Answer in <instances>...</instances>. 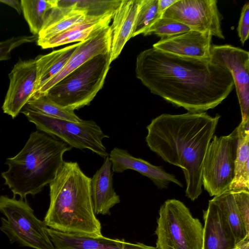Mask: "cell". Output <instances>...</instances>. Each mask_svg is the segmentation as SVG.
Returning <instances> with one entry per match:
<instances>
[{
  "label": "cell",
  "instance_id": "9",
  "mask_svg": "<svg viewBox=\"0 0 249 249\" xmlns=\"http://www.w3.org/2000/svg\"><path fill=\"white\" fill-rule=\"evenodd\" d=\"M212 140L203 160L202 181L204 189L215 196L230 191L234 177L237 128L226 136L214 135Z\"/></svg>",
  "mask_w": 249,
  "mask_h": 249
},
{
  "label": "cell",
  "instance_id": "22",
  "mask_svg": "<svg viewBox=\"0 0 249 249\" xmlns=\"http://www.w3.org/2000/svg\"><path fill=\"white\" fill-rule=\"evenodd\" d=\"M79 43L46 54L38 55L35 58L37 69V82L35 93L64 67Z\"/></svg>",
  "mask_w": 249,
  "mask_h": 249
},
{
  "label": "cell",
  "instance_id": "4",
  "mask_svg": "<svg viewBox=\"0 0 249 249\" xmlns=\"http://www.w3.org/2000/svg\"><path fill=\"white\" fill-rule=\"evenodd\" d=\"M72 147L43 132H32L23 148L6 159L8 170L1 177L13 193L26 200L39 193L54 178L62 165L64 154Z\"/></svg>",
  "mask_w": 249,
  "mask_h": 249
},
{
  "label": "cell",
  "instance_id": "5",
  "mask_svg": "<svg viewBox=\"0 0 249 249\" xmlns=\"http://www.w3.org/2000/svg\"><path fill=\"white\" fill-rule=\"evenodd\" d=\"M111 63L109 53L96 55L64 77L45 95L73 111L89 106L103 88Z\"/></svg>",
  "mask_w": 249,
  "mask_h": 249
},
{
  "label": "cell",
  "instance_id": "28",
  "mask_svg": "<svg viewBox=\"0 0 249 249\" xmlns=\"http://www.w3.org/2000/svg\"><path fill=\"white\" fill-rule=\"evenodd\" d=\"M121 0H73L76 9L85 10L87 15L101 16L115 11Z\"/></svg>",
  "mask_w": 249,
  "mask_h": 249
},
{
  "label": "cell",
  "instance_id": "6",
  "mask_svg": "<svg viewBox=\"0 0 249 249\" xmlns=\"http://www.w3.org/2000/svg\"><path fill=\"white\" fill-rule=\"evenodd\" d=\"M157 223L159 249H202V224L181 201H165L160 207Z\"/></svg>",
  "mask_w": 249,
  "mask_h": 249
},
{
  "label": "cell",
  "instance_id": "29",
  "mask_svg": "<svg viewBox=\"0 0 249 249\" xmlns=\"http://www.w3.org/2000/svg\"><path fill=\"white\" fill-rule=\"evenodd\" d=\"M38 36H14L0 42V61L7 60L11 58V52L15 48L27 43L37 40Z\"/></svg>",
  "mask_w": 249,
  "mask_h": 249
},
{
  "label": "cell",
  "instance_id": "34",
  "mask_svg": "<svg viewBox=\"0 0 249 249\" xmlns=\"http://www.w3.org/2000/svg\"><path fill=\"white\" fill-rule=\"evenodd\" d=\"M233 249H239L236 245Z\"/></svg>",
  "mask_w": 249,
  "mask_h": 249
},
{
  "label": "cell",
  "instance_id": "11",
  "mask_svg": "<svg viewBox=\"0 0 249 249\" xmlns=\"http://www.w3.org/2000/svg\"><path fill=\"white\" fill-rule=\"evenodd\" d=\"M210 60L227 69L232 76L241 122L249 120V53L231 45H212Z\"/></svg>",
  "mask_w": 249,
  "mask_h": 249
},
{
  "label": "cell",
  "instance_id": "30",
  "mask_svg": "<svg viewBox=\"0 0 249 249\" xmlns=\"http://www.w3.org/2000/svg\"><path fill=\"white\" fill-rule=\"evenodd\" d=\"M234 195L238 210L247 235L249 236V192L234 191Z\"/></svg>",
  "mask_w": 249,
  "mask_h": 249
},
{
  "label": "cell",
  "instance_id": "33",
  "mask_svg": "<svg viewBox=\"0 0 249 249\" xmlns=\"http://www.w3.org/2000/svg\"><path fill=\"white\" fill-rule=\"evenodd\" d=\"M0 2L3 3L15 9L18 14L22 12V7L20 1L18 0H0Z\"/></svg>",
  "mask_w": 249,
  "mask_h": 249
},
{
  "label": "cell",
  "instance_id": "10",
  "mask_svg": "<svg viewBox=\"0 0 249 249\" xmlns=\"http://www.w3.org/2000/svg\"><path fill=\"white\" fill-rule=\"evenodd\" d=\"M217 3L216 0H177L161 17L176 20L191 30L209 31L212 36L224 39L221 24L222 16Z\"/></svg>",
  "mask_w": 249,
  "mask_h": 249
},
{
  "label": "cell",
  "instance_id": "20",
  "mask_svg": "<svg viewBox=\"0 0 249 249\" xmlns=\"http://www.w3.org/2000/svg\"><path fill=\"white\" fill-rule=\"evenodd\" d=\"M115 11L101 16L87 15L85 19L65 31L46 40H37L42 49L86 41L102 29L109 25Z\"/></svg>",
  "mask_w": 249,
  "mask_h": 249
},
{
  "label": "cell",
  "instance_id": "8",
  "mask_svg": "<svg viewBox=\"0 0 249 249\" xmlns=\"http://www.w3.org/2000/svg\"><path fill=\"white\" fill-rule=\"evenodd\" d=\"M20 112L38 131L58 138L72 148L89 150L104 159L108 156L103 141L109 136L93 120L74 122L50 117L25 107Z\"/></svg>",
  "mask_w": 249,
  "mask_h": 249
},
{
  "label": "cell",
  "instance_id": "2",
  "mask_svg": "<svg viewBox=\"0 0 249 249\" xmlns=\"http://www.w3.org/2000/svg\"><path fill=\"white\" fill-rule=\"evenodd\" d=\"M220 117L206 112L163 113L146 126L147 145L165 161L181 168L186 196L192 201L202 193L203 160Z\"/></svg>",
  "mask_w": 249,
  "mask_h": 249
},
{
  "label": "cell",
  "instance_id": "32",
  "mask_svg": "<svg viewBox=\"0 0 249 249\" xmlns=\"http://www.w3.org/2000/svg\"><path fill=\"white\" fill-rule=\"evenodd\" d=\"M177 0H158V14L161 18L164 12Z\"/></svg>",
  "mask_w": 249,
  "mask_h": 249
},
{
  "label": "cell",
  "instance_id": "7",
  "mask_svg": "<svg viewBox=\"0 0 249 249\" xmlns=\"http://www.w3.org/2000/svg\"><path fill=\"white\" fill-rule=\"evenodd\" d=\"M1 217L0 230L11 243L35 249H56L47 232L44 221L38 219L26 200H17L0 196Z\"/></svg>",
  "mask_w": 249,
  "mask_h": 249
},
{
  "label": "cell",
  "instance_id": "18",
  "mask_svg": "<svg viewBox=\"0 0 249 249\" xmlns=\"http://www.w3.org/2000/svg\"><path fill=\"white\" fill-rule=\"evenodd\" d=\"M141 0H121L116 9L111 29L110 61L115 60L126 43L132 37Z\"/></svg>",
  "mask_w": 249,
  "mask_h": 249
},
{
  "label": "cell",
  "instance_id": "19",
  "mask_svg": "<svg viewBox=\"0 0 249 249\" xmlns=\"http://www.w3.org/2000/svg\"><path fill=\"white\" fill-rule=\"evenodd\" d=\"M109 156L93 175L90 180V191L95 214H109L110 209L120 202L113 187V172Z\"/></svg>",
  "mask_w": 249,
  "mask_h": 249
},
{
  "label": "cell",
  "instance_id": "14",
  "mask_svg": "<svg viewBox=\"0 0 249 249\" xmlns=\"http://www.w3.org/2000/svg\"><path fill=\"white\" fill-rule=\"evenodd\" d=\"M212 35L209 32L191 30L161 38L153 48L178 56L210 60Z\"/></svg>",
  "mask_w": 249,
  "mask_h": 249
},
{
  "label": "cell",
  "instance_id": "13",
  "mask_svg": "<svg viewBox=\"0 0 249 249\" xmlns=\"http://www.w3.org/2000/svg\"><path fill=\"white\" fill-rule=\"evenodd\" d=\"M111 41V29L109 25L86 41L80 42L64 67L42 86L32 98L46 95L55 84L92 57L101 54L110 53Z\"/></svg>",
  "mask_w": 249,
  "mask_h": 249
},
{
  "label": "cell",
  "instance_id": "23",
  "mask_svg": "<svg viewBox=\"0 0 249 249\" xmlns=\"http://www.w3.org/2000/svg\"><path fill=\"white\" fill-rule=\"evenodd\" d=\"M212 200L224 214L232 232L236 244L246 237H249L247 235L238 210L234 191H227L214 196Z\"/></svg>",
  "mask_w": 249,
  "mask_h": 249
},
{
  "label": "cell",
  "instance_id": "31",
  "mask_svg": "<svg viewBox=\"0 0 249 249\" xmlns=\"http://www.w3.org/2000/svg\"><path fill=\"white\" fill-rule=\"evenodd\" d=\"M237 31L240 41L244 45L248 39L249 35V3L248 2H246L242 7Z\"/></svg>",
  "mask_w": 249,
  "mask_h": 249
},
{
  "label": "cell",
  "instance_id": "26",
  "mask_svg": "<svg viewBox=\"0 0 249 249\" xmlns=\"http://www.w3.org/2000/svg\"><path fill=\"white\" fill-rule=\"evenodd\" d=\"M158 0H141L132 33V37L143 35L160 18L158 14Z\"/></svg>",
  "mask_w": 249,
  "mask_h": 249
},
{
  "label": "cell",
  "instance_id": "21",
  "mask_svg": "<svg viewBox=\"0 0 249 249\" xmlns=\"http://www.w3.org/2000/svg\"><path fill=\"white\" fill-rule=\"evenodd\" d=\"M236 128L238 140L234 177L230 191L249 192V120L241 122Z\"/></svg>",
  "mask_w": 249,
  "mask_h": 249
},
{
  "label": "cell",
  "instance_id": "1",
  "mask_svg": "<svg viewBox=\"0 0 249 249\" xmlns=\"http://www.w3.org/2000/svg\"><path fill=\"white\" fill-rule=\"evenodd\" d=\"M135 72L152 93L189 112L214 108L234 87L230 71L210 60L178 56L153 47L138 55Z\"/></svg>",
  "mask_w": 249,
  "mask_h": 249
},
{
  "label": "cell",
  "instance_id": "17",
  "mask_svg": "<svg viewBox=\"0 0 249 249\" xmlns=\"http://www.w3.org/2000/svg\"><path fill=\"white\" fill-rule=\"evenodd\" d=\"M202 249H233L232 232L219 207L211 199L204 211Z\"/></svg>",
  "mask_w": 249,
  "mask_h": 249
},
{
  "label": "cell",
  "instance_id": "12",
  "mask_svg": "<svg viewBox=\"0 0 249 249\" xmlns=\"http://www.w3.org/2000/svg\"><path fill=\"white\" fill-rule=\"evenodd\" d=\"M8 76L10 80L2 109L14 119L33 97L36 89L37 69L35 59H19Z\"/></svg>",
  "mask_w": 249,
  "mask_h": 249
},
{
  "label": "cell",
  "instance_id": "24",
  "mask_svg": "<svg viewBox=\"0 0 249 249\" xmlns=\"http://www.w3.org/2000/svg\"><path fill=\"white\" fill-rule=\"evenodd\" d=\"M22 12L33 35L38 36L58 0H21Z\"/></svg>",
  "mask_w": 249,
  "mask_h": 249
},
{
  "label": "cell",
  "instance_id": "16",
  "mask_svg": "<svg viewBox=\"0 0 249 249\" xmlns=\"http://www.w3.org/2000/svg\"><path fill=\"white\" fill-rule=\"evenodd\" d=\"M56 249H159L141 243L133 244L124 239H112L103 235L89 236L62 232L47 229Z\"/></svg>",
  "mask_w": 249,
  "mask_h": 249
},
{
  "label": "cell",
  "instance_id": "27",
  "mask_svg": "<svg viewBox=\"0 0 249 249\" xmlns=\"http://www.w3.org/2000/svg\"><path fill=\"white\" fill-rule=\"evenodd\" d=\"M191 29L185 24L173 19L160 18L158 19L143 35H155L161 38L187 32Z\"/></svg>",
  "mask_w": 249,
  "mask_h": 249
},
{
  "label": "cell",
  "instance_id": "3",
  "mask_svg": "<svg viewBox=\"0 0 249 249\" xmlns=\"http://www.w3.org/2000/svg\"><path fill=\"white\" fill-rule=\"evenodd\" d=\"M90 180L77 162L64 161L49 184L50 203L44 220L47 227L66 233L103 235L93 211Z\"/></svg>",
  "mask_w": 249,
  "mask_h": 249
},
{
  "label": "cell",
  "instance_id": "25",
  "mask_svg": "<svg viewBox=\"0 0 249 249\" xmlns=\"http://www.w3.org/2000/svg\"><path fill=\"white\" fill-rule=\"evenodd\" d=\"M42 114L59 119L79 122L82 120L74 111L63 108L51 101L46 95L32 98L24 107Z\"/></svg>",
  "mask_w": 249,
  "mask_h": 249
},
{
  "label": "cell",
  "instance_id": "15",
  "mask_svg": "<svg viewBox=\"0 0 249 249\" xmlns=\"http://www.w3.org/2000/svg\"><path fill=\"white\" fill-rule=\"evenodd\" d=\"M112 165V172L122 173L126 170H132L150 178L159 189H167L173 182L182 187V184L176 177L167 173L163 167L156 166L129 154L128 151L114 147L108 155Z\"/></svg>",
  "mask_w": 249,
  "mask_h": 249
}]
</instances>
